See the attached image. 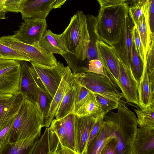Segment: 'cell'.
<instances>
[{"instance_id": "cell-32", "label": "cell", "mask_w": 154, "mask_h": 154, "mask_svg": "<svg viewBox=\"0 0 154 154\" xmlns=\"http://www.w3.org/2000/svg\"><path fill=\"white\" fill-rule=\"evenodd\" d=\"M15 117L8 122L0 130V154H2L4 149L10 143Z\"/></svg>"}, {"instance_id": "cell-29", "label": "cell", "mask_w": 154, "mask_h": 154, "mask_svg": "<svg viewBox=\"0 0 154 154\" xmlns=\"http://www.w3.org/2000/svg\"><path fill=\"white\" fill-rule=\"evenodd\" d=\"M0 56L1 57L20 61H31L25 54L14 49L0 43Z\"/></svg>"}, {"instance_id": "cell-48", "label": "cell", "mask_w": 154, "mask_h": 154, "mask_svg": "<svg viewBox=\"0 0 154 154\" xmlns=\"http://www.w3.org/2000/svg\"><path fill=\"white\" fill-rule=\"evenodd\" d=\"M6 18L5 13L3 11H0V20Z\"/></svg>"}, {"instance_id": "cell-20", "label": "cell", "mask_w": 154, "mask_h": 154, "mask_svg": "<svg viewBox=\"0 0 154 154\" xmlns=\"http://www.w3.org/2000/svg\"><path fill=\"white\" fill-rule=\"evenodd\" d=\"M76 115L70 113L60 119L66 129L63 154H77L76 146Z\"/></svg>"}, {"instance_id": "cell-37", "label": "cell", "mask_w": 154, "mask_h": 154, "mask_svg": "<svg viewBox=\"0 0 154 154\" xmlns=\"http://www.w3.org/2000/svg\"><path fill=\"white\" fill-rule=\"evenodd\" d=\"M83 72H88L107 77L102 64L98 59H93L89 61L88 62L87 68L84 69Z\"/></svg>"}, {"instance_id": "cell-23", "label": "cell", "mask_w": 154, "mask_h": 154, "mask_svg": "<svg viewBox=\"0 0 154 154\" xmlns=\"http://www.w3.org/2000/svg\"><path fill=\"white\" fill-rule=\"evenodd\" d=\"M75 114L79 117L89 116L96 119L104 115L95 94L92 92Z\"/></svg>"}, {"instance_id": "cell-2", "label": "cell", "mask_w": 154, "mask_h": 154, "mask_svg": "<svg viewBox=\"0 0 154 154\" xmlns=\"http://www.w3.org/2000/svg\"><path fill=\"white\" fill-rule=\"evenodd\" d=\"M121 101L118 103L117 112H109L104 115L103 119L111 122L115 128L116 154H132L138 125L134 113Z\"/></svg>"}, {"instance_id": "cell-28", "label": "cell", "mask_w": 154, "mask_h": 154, "mask_svg": "<svg viewBox=\"0 0 154 154\" xmlns=\"http://www.w3.org/2000/svg\"><path fill=\"white\" fill-rule=\"evenodd\" d=\"M131 69L135 78L139 83L143 70V64L140 57L135 49L133 41Z\"/></svg>"}, {"instance_id": "cell-40", "label": "cell", "mask_w": 154, "mask_h": 154, "mask_svg": "<svg viewBox=\"0 0 154 154\" xmlns=\"http://www.w3.org/2000/svg\"><path fill=\"white\" fill-rule=\"evenodd\" d=\"M128 13L134 23L135 24L140 17L143 14V6L139 5H133L129 7Z\"/></svg>"}, {"instance_id": "cell-11", "label": "cell", "mask_w": 154, "mask_h": 154, "mask_svg": "<svg viewBox=\"0 0 154 154\" xmlns=\"http://www.w3.org/2000/svg\"><path fill=\"white\" fill-rule=\"evenodd\" d=\"M75 78V74L72 73L69 66H66L60 84L52 98L48 112L44 120L45 127H49L55 118L64 96L74 82Z\"/></svg>"}, {"instance_id": "cell-45", "label": "cell", "mask_w": 154, "mask_h": 154, "mask_svg": "<svg viewBox=\"0 0 154 154\" xmlns=\"http://www.w3.org/2000/svg\"><path fill=\"white\" fill-rule=\"evenodd\" d=\"M148 0H131L133 5L143 6Z\"/></svg>"}, {"instance_id": "cell-5", "label": "cell", "mask_w": 154, "mask_h": 154, "mask_svg": "<svg viewBox=\"0 0 154 154\" xmlns=\"http://www.w3.org/2000/svg\"><path fill=\"white\" fill-rule=\"evenodd\" d=\"M76 73L81 85L94 94L117 102L124 97L118 86L106 76L88 72Z\"/></svg>"}, {"instance_id": "cell-33", "label": "cell", "mask_w": 154, "mask_h": 154, "mask_svg": "<svg viewBox=\"0 0 154 154\" xmlns=\"http://www.w3.org/2000/svg\"><path fill=\"white\" fill-rule=\"evenodd\" d=\"M132 36L135 49L142 60L143 66L144 65L146 64V57L142 43L136 24L132 29Z\"/></svg>"}, {"instance_id": "cell-27", "label": "cell", "mask_w": 154, "mask_h": 154, "mask_svg": "<svg viewBox=\"0 0 154 154\" xmlns=\"http://www.w3.org/2000/svg\"><path fill=\"white\" fill-rule=\"evenodd\" d=\"M143 8L148 35L151 40L154 38V0H148Z\"/></svg>"}, {"instance_id": "cell-26", "label": "cell", "mask_w": 154, "mask_h": 154, "mask_svg": "<svg viewBox=\"0 0 154 154\" xmlns=\"http://www.w3.org/2000/svg\"><path fill=\"white\" fill-rule=\"evenodd\" d=\"M134 110L137 114V122L139 127L154 128V106Z\"/></svg>"}, {"instance_id": "cell-14", "label": "cell", "mask_w": 154, "mask_h": 154, "mask_svg": "<svg viewBox=\"0 0 154 154\" xmlns=\"http://www.w3.org/2000/svg\"><path fill=\"white\" fill-rule=\"evenodd\" d=\"M60 154V144L55 133L46 127L39 139L35 140L28 154Z\"/></svg>"}, {"instance_id": "cell-8", "label": "cell", "mask_w": 154, "mask_h": 154, "mask_svg": "<svg viewBox=\"0 0 154 154\" xmlns=\"http://www.w3.org/2000/svg\"><path fill=\"white\" fill-rule=\"evenodd\" d=\"M95 42L98 59L102 64L107 77L117 85L120 57L118 50L115 46H110L101 40L97 39Z\"/></svg>"}, {"instance_id": "cell-42", "label": "cell", "mask_w": 154, "mask_h": 154, "mask_svg": "<svg viewBox=\"0 0 154 154\" xmlns=\"http://www.w3.org/2000/svg\"><path fill=\"white\" fill-rule=\"evenodd\" d=\"M117 145L116 139H112L105 145L100 154H116Z\"/></svg>"}, {"instance_id": "cell-6", "label": "cell", "mask_w": 154, "mask_h": 154, "mask_svg": "<svg viewBox=\"0 0 154 154\" xmlns=\"http://www.w3.org/2000/svg\"><path fill=\"white\" fill-rule=\"evenodd\" d=\"M20 66V61L0 57V94L14 95L19 92Z\"/></svg>"}, {"instance_id": "cell-18", "label": "cell", "mask_w": 154, "mask_h": 154, "mask_svg": "<svg viewBox=\"0 0 154 154\" xmlns=\"http://www.w3.org/2000/svg\"><path fill=\"white\" fill-rule=\"evenodd\" d=\"M139 101L137 105L142 109L154 106V82L149 80L146 64L138 83Z\"/></svg>"}, {"instance_id": "cell-9", "label": "cell", "mask_w": 154, "mask_h": 154, "mask_svg": "<svg viewBox=\"0 0 154 154\" xmlns=\"http://www.w3.org/2000/svg\"><path fill=\"white\" fill-rule=\"evenodd\" d=\"M30 62L36 74L53 98L60 84L66 66L60 62L53 66Z\"/></svg>"}, {"instance_id": "cell-22", "label": "cell", "mask_w": 154, "mask_h": 154, "mask_svg": "<svg viewBox=\"0 0 154 154\" xmlns=\"http://www.w3.org/2000/svg\"><path fill=\"white\" fill-rule=\"evenodd\" d=\"M74 82L64 96L55 119H60L67 115L74 112V106L76 95L80 83L77 73Z\"/></svg>"}, {"instance_id": "cell-43", "label": "cell", "mask_w": 154, "mask_h": 154, "mask_svg": "<svg viewBox=\"0 0 154 154\" xmlns=\"http://www.w3.org/2000/svg\"><path fill=\"white\" fill-rule=\"evenodd\" d=\"M15 94L10 97L0 100V120L5 110L13 102Z\"/></svg>"}, {"instance_id": "cell-31", "label": "cell", "mask_w": 154, "mask_h": 154, "mask_svg": "<svg viewBox=\"0 0 154 154\" xmlns=\"http://www.w3.org/2000/svg\"><path fill=\"white\" fill-rule=\"evenodd\" d=\"M135 24L142 43L145 56L146 57L149 45L153 38L150 40L149 37L144 14L140 17Z\"/></svg>"}, {"instance_id": "cell-44", "label": "cell", "mask_w": 154, "mask_h": 154, "mask_svg": "<svg viewBox=\"0 0 154 154\" xmlns=\"http://www.w3.org/2000/svg\"><path fill=\"white\" fill-rule=\"evenodd\" d=\"M100 5V8L111 6L126 2L127 0H97Z\"/></svg>"}, {"instance_id": "cell-35", "label": "cell", "mask_w": 154, "mask_h": 154, "mask_svg": "<svg viewBox=\"0 0 154 154\" xmlns=\"http://www.w3.org/2000/svg\"><path fill=\"white\" fill-rule=\"evenodd\" d=\"M95 94L104 115L111 110L117 108L119 102L110 100L98 94Z\"/></svg>"}, {"instance_id": "cell-12", "label": "cell", "mask_w": 154, "mask_h": 154, "mask_svg": "<svg viewBox=\"0 0 154 154\" xmlns=\"http://www.w3.org/2000/svg\"><path fill=\"white\" fill-rule=\"evenodd\" d=\"M26 61H20V79L19 92L34 103H38V88L33 69Z\"/></svg>"}, {"instance_id": "cell-13", "label": "cell", "mask_w": 154, "mask_h": 154, "mask_svg": "<svg viewBox=\"0 0 154 154\" xmlns=\"http://www.w3.org/2000/svg\"><path fill=\"white\" fill-rule=\"evenodd\" d=\"M57 0H23L19 12L22 19L35 18L46 19Z\"/></svg>"}, {"instance_id": "cell-19", "label": "cell", "mask_w": 154, "mask_h": 154, "mask_svg": "<svg viewBox=\"0 0 154 154\" xmlns=\"http://www.w3.org/2000/svg\"><path fill=\"white\" fill-rule=\"evenodd\" d=\"M115 137L113 125L110 121L104 120L100 131L89 146L87 154H100L106 144Z\"/></svg>"}, {"instance_id": "cell-10", "label": "cell", "mask_w": 154, "mask_h": 154, "mask_svg": "<svg viewBox=\"0 0 154 154\" xmlns=\"http://www.w3.org/2000/svg\"><path fill=\"white\" fill-rule=\"evenodd\" d=\"M119 73L116 84L128 103L137 105L139 101L138 83L131 68L120 57L119 59Z\"/></svg>"}, {"instance_id": "cell-21", "label": "cell", "mask_w": 154, "mask_h": 154, "mask_svg": "<svg viewBox=\"0 0 154 154\" xmlns=\"http://www.w3.org/2000/svg\"><path fill=\"white\" fill-rule=\"evenodd\" d=\"M39 44L49 53L63 56L69 53L61 34H57L47 30Z\"/></svg>"}, {"instance_id": "cell-15", "label": "cell", "mask_w": 154, "mask_h": 154, "mask_svg": "<svg viewBox=\"0 0 154 154\" xmlns=\"http://www.w3.org/2000/svg\"><path fill=\"white\" fill-rule=\"evenodd\" d=\"M97 119L89 116L80 117L77 116L76 149L77 154H87L89 135Z\"/></svg>"}, {"instance_id": "cell-7", "label": "cell", "mask_w": 154, "mask_h": 154, "mask_svg": "<svg viewBox=\"0 0 154 154\" xmlns=\"http://www.w3.org/2000/svg\"><path fill=\"white\" fill-rule=\"evenodd\" d=\"M13 35L17 39L25 43L33 45L39 44L47 30L46 19L27 18Z\"/></svg>"}, {"instance_id": "cell-25", "label": "cell", "mask_w": 154, "mask_h": 154, "mask_svg": "<svg viewBox=\"0 0 154 154\" xmlns=\"http://www.w3.org/2000/svg\"><path fill=\"white\" fill-rule=\"evenodd\" d=\"M15 95L13 102L5 110L0 120V130L8 122L16 116L20 109L24 97L20 92Z\"/></svg>"}, {"instance_id": "cell-38", "label": "cell", "mask_w": 154, "mask_h": 154, "mask_svg": "<svg viewBox=\"0 0 154 154\" xmlns=\"http://www.w3.org/2000/svg\"><path fill=\"white\" fill-rule=\"evenodd\" d=\"M103 115H102L97 119V121L93 127L90 134L88 141V147L94 138L98 134L103 126L104 120Z\"/></svg>"}, {"instance_id": "cell-47", "label": "cell", "mask_w": 154, "mask_h": 154, "mask_svg": "<svg viewBox=\"0 0 154 154\" xmlns=\"http://www.w3.org/2000/svg\"><path fill=\"white\" fill-rule=\"evenodd\" d=\"M6 1V0H0V11H3V10Z\"/></svg>"}, {"instance_id": "cell-46", "label": "cell", "mask_w": 154, "mask_h": 154, "mask_svg": "<svg viewBox=\"0 0 154 154\" xmlns=\"http://www.w3.org/2000/svg\"><path fill=\"white\" fill-rule=\"evenodd\" d=\"M13 95L9 94H0V100L10 97Z\"/></svg>"}, {"instance_id": "cell-41", "label": "cell", "mask_w": 154, "mask_h": 154, "mask_svg": "<svg viewBox=\"0 0 154 154\" xmlns=\"http://www.w3.org/2000/svg\"><path fill=\"white\" fill-rule=\"evenodd\" d=\"M86 59L88 62L93 59H98V53L95 42L91 40L88 46Z\"/></svg>"}, {"instance_id": "cell-39", "label": "cell", "mask_w": 154, "mask_h": 154, "mask_svg": "<svg viewBox=\"0 0 154 154\" xmlns=\"http://www.w3.org/2000/svg\"><path fill=\"white\" fill-rule=\"evenodd\" d=\"M23 0H6L3 11L5 12H19L21 3Z\"/></svg>"}, {"instance_id": "cell-4", "label": "cell", "mask_w": 154, "mask_h": 154, "mask_svg": "<svg viewBox=\"0 0 154 154\" xmlns=\"http://www.w3.org/2000/svg\"><path fill=\"white\" fill-rule=\"evenodd\" d=\"M61 35L69 53L73 55L81 61L86 59L91 40L87 17L82 11H78L72 17Z\"/></svg>"}, {"instance_id": "cell-3", "label": "cell", "mask_w": 154, "mask_h": 154, "mask_svg": "<svg viewBox=\"0 0 154 154\" xmlns=\"http://www.w3.org/2000/svg\"><path fill=\"white\" fill-rule=\"evenodd\" d=\"M44 118L38 103L24 97L13 125L10 143L40 136L45 127Z\"/></svg>"}, {"instance_id": "cell-17", "label": "cell", "mask_w": 154, "mask_h": 154, "mask_svg": "<svg viewBox=\"0 0 154 154\" xmlns=\"http://www.w3.org/2000/svg\"><path fill=\"white\" fill-rule=\"evenodd\" d=\"M134 25L128 13L119 42L115 46L121 58L130 68L133 42L132 31Z\"/></svg>"}, {"instance_id": "cell-50", "label": "cell", "mask_w": 154, "mask_h": 154, "mask_svg": "<svg viewBox=\"0 0 154 154\" xmlns=\"http://www.w3.org/2000/svg\"><path fill=\"white\" fill-rule=\"evenodd\" d=\"M127 1H128V0H127Z\"/></svg>"}, {"instance_id": "cell-1", "label": "cell", "mask_w": 154, "mask_h": 154, "mask_svg": "<svg viewBox=\"0 0 154 154\" xmlns=\"http://www.w3.org/2000/svg\"><path fill=\"white\" fill-rule=\"evenodd\" d=\"M129 8L125 2L100 8L97 17L89 15L87 21L92 25L97 39L110 46L117 45L125 26Z\"/></svg>"}, {"instance_id": "cell-16", "label": "cell", "mask_w": 154, "mask_h": 154, "mask_svg": "<svg viewBox=\"0 0 154 154\" xmlns=\"http://www.w3.org/2000/svg\"><path fill=\"white\" fill-rule=\"evenodd\" d=\"M132 154H154V128H137Z\"/></svg>"}, {"instance_id": "cell-49", "label": "cell", "mask_w": 154, "mask_h": 154, "mask_svg": "<svg viewBox=\"0 0 154 154\" xmlns=\"http://www.w3.org/2000/svg\"><path fill=\"white\" fill-rule=\"evenodd\" d=\"M1 57L0 56V57Z\"/></svg>"}, {"instance_id": "cell-36", "label": "cell", "mask_w": 154, "mask_h": 154, "mask_svg": "<svg viewBox=\"0 0 154 154\" xmlns=\"http://www.w3.org/2000/svg\"><path fill=\"white\" fill-rule=\"evenodd\" d=\"M146 65L148 74L154 72V40L151 41L146 57Z\"/></svg>"}, {"instance_id": "cell-30", "label": "cell", "mask_w": 154, "mask_h": 154, "mask_svg": "<svg viewBox=\"0 0 154 154\" xmlns=\"http://www.w3.org/2000/svg\"><path fill=\"white\" fill-rule=\"evenodd\" d=\"M49 127L57 135L60 144V154H63L66 136V129L63 122L61 119H54Z\"/></svg>"}, {"instance_id": "cell-34", "label": "cell", "mask_w": 154, "mask_h": 154, "mask_svg": "<svg viewBox=\"0 0 154 154\" xmlns=\"http://www.w3.org/2000/svg\"><path fill=\"white\" fill-rule=\"evenodd\" d=\"M91 92L89 90L82 86L80 83L75 97L74 106L75 114L86 101Z\"/></svg>"}, {"instance_id": "cell-24", "label": "cell", "mask_w": 154, "mask_h": 154, "mask_svg": "<svg viewBox=\"0 0 154 154\" xmlns=\"http://www.w3.org/2000/svg\"><path fill=\"white\" fill-rule=\"evenodd\" d=\"M37 135L10 143L3 152L2 154H28V152L36 139Z\"/></svg>"}]
</instances>
